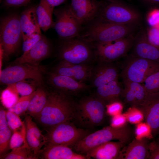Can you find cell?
<instances>
[{
    "mask_svg": "<svg viewBox=\"0 0 159 159\" xmlns=\"http://www.w3.org/2000/svg\"><path fill=\"white\" fill-rule=\"evenodd\" d=\"M53 89L48 92L44 107L35 118L42 125L49 127L73 120L76 105L70 95Z\"/></svg>",
    "mask_w": 159,
    "mask_h": 159,
    "instance_id": "cell-1",
    "label": "cell"
},
{
    "mask_svg": "<svg viewBox=\"0 0 159 159\" xmlns=\"http://www.w3.org/2000/svg\"><path fill=\"white\" fill-rule=\"evenodd\" d=\"M132 134V129L127 125L118 128L110 126L88 134L72 146V149L78 153L86 154L95 147L112 140L126 144L131 138Z\"/></svg>",
    "mask_w": 159,
    "mask_h": 159,
    "instance_id": "cell-2",
    "label": "cell"
},
{
    "mask_svg": "<svg viewBox=\"0 0 159 159\" xmlns=\"http://www.w3.org/2000/svg\"><path fill=\"white\" fill-rule=\"evenodd\" d=\"M136 26L113 24L99 19L90 26L82 39L88 43H107L133 34Z\"/></svg>",
    "mask_w": 159,
    "mask_h": 159,
    "instance_id": "cell-3",
    "label": "cell"
},
{
    "mask_svg": "<svg viewBox=\"0 0 159 159\" xmlns=\"http://www.w3.org/2000/svg\"><path fill=\"white\" fill-rule=\"evenodd\" d=\"M106 105L104 101L96 96L84 98L76 104L73 119L84 127L99 126L104 120Z\"/></svg>",
    "mask_w": 159,
    "mask_h": 159,
    "instance_id": "cell-4",
    "label": "cell"
},
{
    "mask_svg": "<svg viewBox=\"0 0 159 159\" xmlns=\"http://www.w3.org/2000/svg\"><path fill=\"white\" fill-rule=\"evenodd\" d=\"M0 28V47L3 59L8 60L17 52L23 39L19 15L14 14L2 18Z\"/></svg>",
    "mask_w": 159,
    "mask_h": 159,
    "instance_id": "cell-5",
    "label": "cell"
},
{
    "mask_svg": "<svg viewBox=\"0 0 159 159\" xmlns=\"http://www.w3.org/2000/svg\"><path fill=\"white\" fill-rule=\"evenodd\" d=\"M74 38L62 39L57 48L58 58L72 64H90L96 57L89 43Z\"/></svg>",
    "mask_w": 159,
    "mask_h": 159,
    "instance_id": "cell-6",
    "label": "cell"
},
{
    "mask_svg": "<svg viewBox=\"0 0 159 159\" xmlns=\"http://www.w3.org/2000/svg\"><path fill=\"white\" fill-rule=\"evenodd\" d=\"M88 131L77 127L70 121L50 127L44 135L45 145L72 146L89 134Z\"/></svg>",
    "mask_w": 159,
    "mask_h": 159,
    "instance_id": "cell-7",
    "label": "cell"
},
{
    "mask_svg": "<svg viewBox=\"0 0 159 159\" xmlns=\"http://www.w3.org/2000/svg\"><path fill=\"white\" fill-rule=\"evenodd\" d=\"M124 58L120 74L123 80L143 83L149 75L159 70V62L129 54Z\"/></svg>",
    "mask_w": 159,
    "mask_h": 159,
    "instance_id": "cell-8",
    "label": "cell"
},
{
    "mask_svg": "<svg viewBox=\"0 0 159 159\" xmlns=\"http://www.w3.org/2000/svg\"><path fill=\"white\" fill-rule=\"evenodd\" d=\"M45 68L28 63L11 65L0 72V82L7 85L31 79L39 85L44 84Z\"/></svg>",
    "mask_w": 159,
    "mask_h": 159,
    "instance_id": "cell-9",
    "label": "cell"
},
{
    "mask_svg": "<svg viewBox=\"0 0 159 159\" xmlns=\"http://www.w3.org/2000/svg\"><path fill=\"white\" fill-rule=\"evenodd\" d=\"M100 8V19L104 21L119 24L137 25L141 20V16L134 9L122 2L111 1Z\"/></svg>",
    "mask_w": 159,
    "mask_h": 159,
    "instance_id": "cell-10",
    "label": "cell"
},
{
    "mask_svg": "<svg viewBox=\"0 0 159 159\" xmlns=\"http://www.w3.org/2000/svg\"><path fill=\"white\" fill-rule=\"evenodd\" d=\"M135 36L127 37L105 44L95 43V52L98 61L114 62L128 55L132 46Z\"/></svg>",
    "mask_w": 159,
    "mask_h": 159,
    "instance_id": "cell-11",
    "label": "cell"
},
{
    "mask_svg": "<svg viewBox=\"0 0 159 159\" xmlns=\"http://www.w3.org/2000/svg\"><path fill=\"white\" fill-rule=\"evenodd\" d=\"M56 21L53 27L62 39L74 38L80 32L81 25L74 17L69 6L54 11Z\"/></svg>",
    "mask_w": 159,
    "mask_h": 159,
    "instance_id": "cell-12",
    "label": "cell"
},
{
    "mask_svg": "<svg viewBox=\"0 0 159 159\" xmlns=\"http://www.w3.org/2000/svg\"><path fill=\"white\" fill-rule=\"evenodd\" d=\"M44 79L54 90L70 95L89 90L91 86L69 77L57 74L45 68Z\"/></svg>",
    "mask_w": 159,
    "mask_h": 159,
    "instance_id": "cell-13",
    "label": "cell"
},
{
    "mask_svg": "<svg viewBox=\"0 0 159 159\" xmlns=\"http://www.w3.org/2000/svg\"><path fill=\"white\" fill-rule=\"evenodd\" d=\"M52 51L50 42L43 35L41 39L35 46L11 62V66L25 63L39 66L42 61L50 56Z\"/></svg>",
    "mask_w": 159,
    "mask_h": 159,
    "instance_id": "cell-14",
    "label": "cell"
},
{
    "mask_svg": "<svg viewBox=\"0 0 159 159\" xmlns=\"http://www.w3.org/2000/svg\"><path fill=\"white\" fill-rule=\"evenodd\" d=\"M93 67L90 64H74L61 60L49 71L84 82L90 81Z\"/></svg>",
    "mask_w": 159,
    "mask_h": 159,
    "instance_id": "cell-15",
    "label": "cell"
},
{
    "mask_svg": "<svg viewBox=\"0 0 159 159\" xmlns=\"http://www.w3.org/2000/svg\"><path fill=\"white\" fill-rule=\"evenodd\" d=\"M137 108L142 112L153 136L159 134V92L148 94L144 101Z\"/></svg>",
    "mask_w": 159,
    "mask_h": 159,
    "instance_id": "cell-16",
    "label": "cell"
},
{
    "mask_svg": "<svg viewBox=\"0 0 159 159\" xmlns=\"http://www.w3.org/2000/svg\"><path fill=\"white\" fill-rule=\"evenodd\" d=\"M130 54L150 61L159 62V46L151 43L143 29L135 36Z\"/></svg>",
    "mask_w": 159,
    "mask_h": 159,
    "instance_id": "cell-17",
    "label": "cell"
},
{
    "mask_svg": "<svg viewBox=\"0 0 159 159\" xmlns=\"http://www.w3.org/2000/svg\"><path fill=\"white\" fill-rule=\"evenodd\" d=\"M119 75L118 67L114 62L98 61L97 65L94 66L90 85L97 88L117 80Z\"/></svg>",
    "mask_w": 159,
    "mask_h": 159,
    "instance_id": "cell-18",
    "label": "cell"
},
{
    "mask_svg": "<svg viewBox=\"0 0 159 159\" xmlns=\"http://www.w3.org/2000/svg\"><path fill=\"white\" fill-rule=\"evenodd\" d=\"M69 7L81 25L92 20L100 9L99 4L95 0H71Z\"/></svg>",
    "mask_w": 159,
    "mask_h": 159,
    "instance_id": "cell-19",
    "label": "cell"
},
{
    "mask_svg": "<svg viewBox=\"0 0 159 159\" xmlns=\"http://www.w3.org/2000/svg\"><path fill=\"white\" fill-rule=\"evenodd\" d=\"M124 88L122 96L125 102L131 107H137L146 99L148 93L141 83L123 80Z\"/></svg>",
    "mask_w": 159,
    "mask_h": 159,
    "instance_id": "cell-20",
    "label": "cell"
},
{
    "mask_svg": "<svg viewBox=\"0 0 159 159\" xmlns=\"http://www.w3.org/2000/svg\"><path fill=\"white\" fill-rule=\"evenodd\" d=\"M125 144L123 142H107L90 150L86 153L87 159H117L122 148Z\"/></svg>",
    "mask_w": 159,
    "mask_h": 159,
    "instance_id": "cell-21",
    "label": "cell"
},
{
    "mask_svg": "<svg viewBox=\"0 0 159 159\" xmlns=\"http://www.w3.org/2000/svg\"><path fill=\"white\" fill-rule=\"evenodd\" d=\"M148 139L147 138L143 137L134 139L122 153H120L117 159H148L150 152Z\"/></svg>",
    "mask_w": 159,
    "mask_h": 159,
    "instance_id": "cell-22",
    "label": "cell"
},
{
    "mask_svg": "<svg viewBox=\"0 0 159 159\" xmlns=\"http://www.w3.org/2000/svg\"><path fill=\"white\" fill-rule=\"evenodd\" d=\"M39 156L44 159H86V156L74 152L69 147L45 145Z\"/></svg>",
    "mask_w": 159,
    "mask_h": 159,
    "instance_id": "cell-23",
    "label": "cell"
},
{
    "mask_svg": "<svg viewBox=\"0 0 159 159\" xmlns=\"http://www.w3.org/2000/svg\"><path fill=\"white\" fill-rule=\"evenodd\" d=\"M36 7H30L23 11L19 15L23 40L34 32L41 29L36 13Z\"/></svg>",
    "mask_w": 159,
    "mask_h": 159,
    "instance_id": "cell-24",
    "label": "cell"
},
{
    "mask_svg": "<svg viewBox=\"0 0 159 159\" xmlns=\"http://www.w3.org/2000/svg\"><path fill=\"white\" fill-rule=\"evenodd\" d=\"M123 89L117 80L96 88V96L104 101L107 104L119 101L122 96Z\"/></svg>",
    "mask_w": 159,
    "mask_h": 159,
    "instance_id": "cell-25",
    "label": "cell"
},
{
    "mask_svg": "<svg viewBox=\"0 0 159 159\" xmlns=\"http://www.w3.org/2000/svg\"><path fill=\"white\" fill-rule=\"evenodd\" d=\"M49 92L44 84L39 85L26 111L27 114L35 118L40 113L47 102Z\"/></svg>",
    "mask_w": 159,
    "mask_h": 159,
    "instance_id": "cell-26",
    "label": "cell"
},
{
    "mask_svg": "<svg viewBox=\"0 0 159 159\" xmlns=\"http://www.w3.org/2000/svg\"><path fill=\"white\" fill-rule=\"evenodd\" d=\"M54 11L41 0L37 6L36 13L38 24L41 29L44 32L53 26L52 15Z\"/></svg>",
    "mask_w": 159,
    "mask_h": 159,
    "instance_id": "cell-27",
    "label": "cell"
},
{
    "mask_svg": "<svg viewBox=\"0 0 159 159\" xmlns=\"http://www.w3.org/2000/svg\"><path fill=\"white\" fill-rule=\"evenodd\" d=\"M5 113L0 115V154L1 155L6 151L9 145L12 135Z\"/></svg>",
    "mask_w": 159,
    "mask_h": 159,
    "instance_id": "cell-28",
    "label": "cell"
},
{
    "mask_svg": "<svg viewBox=\"0 0 159 159\" xmlns=\"http://www.w3.org/2000/svg\"><path fill=\"white\" fill-rule=\"evenodd\" d=\"M30 148L26 140L21 146L12 149L10 153L0 156V159H38Z\"/></svg>",
    "mask_w": 159,
    "mask_h": 159,
    "instance_id": "cell-29",
    "label": "cell"
},
{
    "mask_svg": "<svg viewBox=\"0 0 159 159\" xmlns=\"http://www.w3.org/2000/svg\"><path fill=\"white\" fill-rule=\"evenodd\" d=\"M7 85L1 93V100L3 106L8 109L15 105L19 98L14 84Z\"/></svg>",
    "mask_w": 159,
    "mask_h": 159,
    "instance_id": "cell-30",
    "label": "cell"
},
{
    "mask_svg": "<svg viewBox=\"0 0 159 159\" xmlns=\"http://www.w3.org/2000/svg\"><path fill=\"white\" fill-rule=\"evenodd\" d=\"M36 92V90L30 95L21 96L15 105L8 110L14 112L19 116L24 114L26 112L30 101Z\"/></svg>",
    "mask_w": 159,
    "mask_h": 159,
    "instance_id": "cell-31",
    "label": "cell"
},
{
    "mask_svg": "<svg viewBox=\"0 0 159 159\" xmlns=\"http://www.w3.org/2000/svg\"><path fill=\"white\" fill-rule=\"evenodd\" d=\"M143 85L148 94L159 92V70L149 75Z\"/></svg>",
    "mask_w": 159,
    "mask_h": 159,
    "instance_id": "cell-32",
    "label": "cell"
},
{
    "mask_svg": "<svg viewBox=\"0 0 159 159\" xmlns=\"http://www.w3.org/2000/svg\"><path fill=\"white\" fill-rule=\"evenodd\" d=\"M26 127V139L27 143L34 155L38 158L41 148L44 145L37 138L29 128Z\"/></svg>",
    "mask_w": 159,
    "mask_h": 159,
    "instance_id": "cell-33",
    "label": "cell"
},
{
    "mask_svg": "<svg viewBox=\"0 0 159 159\" xmlns=\"http://www.w3.org/2000/svg\"><path fill=\"white\" fill-rule=\"evenodd\" d=\"M26 126L24 123L21 130L13 132L10 141V148L13 149L23 145L26 140Z\"/></svg>",
    "mask_w": 159,
    "mask_h": 159,
    "instance_id": "cell-34",
    "label": "cell"
},
{
    "mask_svg": "<svg viewBox=\"0 0 159 159\" xmlns=\"http://www.w3.org/2000/svg\"><path fill=\"white\" fill-rule=\"evenodd\" d=\"M6 116L8 125L13 132L21 130L24 122L19 115L8 110L6 111Z\"/></svg>",
    "mask_w": 159,
    "mask_h": 159,
    "instance_id": "cell-35",
    "label": "cell"
},
{
    "mask_svg": "<svg viewBox=\"0 0 159 159\" xmlns=\"http://www.w3.org/2000/svg\"><path fill=\"white\" fill-rule=\"evenodd\" d=\"M43 35L40 29L34 32L23 40L22 50L24 53L35 46L42 39Z\"/></svg>",
    "mask_w": 159,
    "mask_h": 159,
    "instance_id": "cell-36",
    "label": "cell"
},
{
    "mask_svg": "<svg viewBox=\"0 0 159 159\" xmlns=\"http://www.w3.org/2000/svg\"><path fill=\"white\" fill-rule=\"evenodd\" d=\"M23 81L14 83L16 89L21 96L30 95L34 92L38 86Z\"/></svg>",
    "mask_w": 159,
    "mask_h": 159,
    "instance_id": "cell-37",
    "label": "cell"
},
{
    "mask_svg": "<svg viewBox=\"0 0 159 159\" xmlns=\"http://www.w3.org/2000/svg\"><path fill=\"white\" fill-rule=\"evenodd\" d=\"M32 117L30 115H26L25 122L26 127L29 128L34 133L37 138L44 145L45 144V137L42 133L36 124L32 120Z\"/></svg>",
    "mask_w": 159,
    "mask_h": 159,
    "instance_id": "cell-38",
    "label": "cell"
},
{
    "mask_svg": "<svg viewBox=\"0 0 159 159\" xmlns=\"http://www.w3.org/2000/svg\"><path fill=\"white\" fill-rule=\"evenodd\" d=\"M127 120L132 123H138L144 119L142 112L138 108L131 107L124 114Z\"/></svg>",
    "mask_w": 159,
    "mask_h": 159,
    "instance_id": "cell-39",
    "label": "cell"
},
{
    "mask_svg": "<svg viewBox=\"0 0 159 159\" xmlns=\"http://www.w3.org/2000/svg\"><path fill=\"white\" fill-rule=\"evenodd\" d=\"M123 109L122 104L119 101H114L106 105V112L113 116L120 114Z\"/></svg>",
    "mask_w": 159,
    "mask_h": 159,
    "instance_id": "cell-40",
    "label": "cell"
},
{
    "mask_svg": "<svg viewBox=\"0 0 159 159\" xmlns=\"http://www.w3.org/2000/svg\"><path fill=\"white\" fill-rule=\"evenodd\" d=\"M135 134L138 139L152 135L150 128L146 123L138 124L136 127Z\"/></svg>",
    "mask_w": 159,
    "mask_h": 159,
    "instance_id": "cell-41",
    "label": "cell"
},
{
    "mask_svg": "<svg viewBox=\"0 0 159 159\" xmlns=\"http://www.w3.org/2000/svg\"><path fill=\"white\" fill-rule=\"evenodd\" d=\"M112 117L111 121V126L112 127L118 128L125 125L127 120L124 115L120 114Z\"/></svg>",
    "mask_w": 159,
    "mask_h": 159,
    "instance_id": "cell-42",
    "label": "cell"
},
{
    "mask_svg": "<svg viewBox=\"0 0 159 159\" xmlns=\"http://www.w3.org/2000/svg\"><path fill=\"white\" fill-rule=\"evenodd\" d=\"M148 36L149 40L151 43L159 46V26L152 27Z\"/></svg>",
    "mask_w": 159,
    "mask_h": 159,
    "instance_id": "cell-43",
    "label": "cell"
},
{
    "mask_svg": "<svg viewBox=\"0 0 159 159\" xmlns=\"http://www.w3.org/2000/svg\"><path fill=\"white\" fill-rule=\"evenodd\" d=\"M148 19L149 24L152 27L159 26V9H155L150 12Z\"/></svg>",
    "mask_w": 159,
    "mask_h": 159,
    "instance_id": "cell-44",
    "label": "cell"
},
{
    "mask_svg": "<svg viewBox=\"0 0 159 159\" xmlns=\"http://www.w3.org/2000/svg\"><path fill=\"white\" fill-rule=\"evenodd\" d=\"M32 0H4V5L7 7L25 6Z\"/></svg>",
    "mask_w": 159,
    "mask_h": 159,
    "instance_id": "cell-45",
    "label": "cell"
},
{
    "mask_svg": "<svg viewBox=\"0 0 159 159\" xmlns=\"http://www.w3.org/2000/svg\"><path fill=\"white\" fill-rule=\"evenodd\" d=\"M150 154L148 159H159V143L150 144Z\"/></svg>",
    "mask_w": 159,
    "mask_h": 159,
    "instance_id": "cell-46",
    "label": "cell"
},
{
    "mask_svg": "<svg viewBox=\"0 0 159 159\" xmlns=\"http://www.w3.org/2000/svg\"><path fill=\"white\" fill-rule=\"evenodd\" d=\"M49 7L54 10V7L64 2L67 0H41Z\"/></svg>",
    "mask_w": 159,
    "mask_h": 159,
    "instance_id": "cell-47",
    "label": "cell"
},
{
    "mask_svg": "<svg viewBox=\"0 0 159 159\" xmlns=\"http://www.w3.org/2000/svg\"><path fill=\"white\" fill-rule=\"evenodd\" d=\"M144 2L150 5H159V0H142Z\"/></svg>",
    "mask_w": 159,
    "mask_h": 159,
    "instance_id": "cell-48",
    "label": "cell"
},
{
    "mask_svg": "<svg viewBox=\"0 0 159 159\" xmlns=\"http://www.w3.org/2000/svg\"><path fill=\"white\" fill-rule=\"evenodd\" d=\"M110 1H116V0H110Z\"/></svg>",
    "mask_w": 159,
    "mask_h": 159,
    "instance_id": "cell-49",
    "label": "cell"
}]
</instances>
